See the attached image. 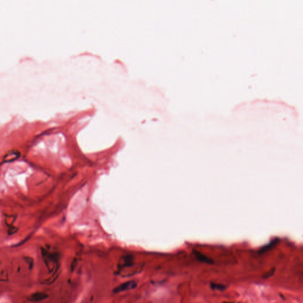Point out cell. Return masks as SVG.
Returning a JSON list of instances; mask_svg holds the SVG:
<instances>
[{
    "label": "cell",
    "mask_w": 303,
    "mask_h": 303,
    "mask_svg": "<svg viewBox=\"0 0 303 303\" xmlns=\"http://www.w3.org/2000/svg\"><path fill=\"white\" fill-rule=\"evenodd\" d=\"M137 285V282L135 281H129L123 282L122 284H120L119 285L117 286L113 289V291L114 293L117 294L124 291L133 289L136 288Z\"/></svg>",
    "instance_id": "obj_1"
},
{
    "label": "cell",
    "mask_w": 303,
    "mask_h": 303,
    "mask_svg": "<svg viewBox=\"0 0 303 303\" xmlns=\"http://www.w3.org/2000/svg\"><path fill=\"white\" fill-rule=\"evenodd\" d=\"M20 155V152L15 150H11L8 152L2 159V163L11 162L17 159Z\"/></svg>",
    "instance_id": "obj_2"
},
{
    "label": "cell",
    "mask_w": 303,
    "mask_h": 303,
    "mask_svg": "<svg viewBox=\"0 0 303 303\" xmlns=\"http://www.w3.org/2000/svg\"><path fill=\"white\" fill-rule=\"evenodd\" d=\"M48 295L44 292H36L28 297L27 300L31 302H39L46 299Z\"/></svg>",
    "instance_id": "obj_3"
},
{
    "label": "cell",
    "mask_w": 303,
    "mask_h": 303,
    "mask_svg": "<svg viewBox=\"0 0 303 303\" xmlns=\"http://www.w3.org/2000/svg\"><path fill=\"white\" fill-rule=\"evenodd\" d=\"M194 255L195 256V258L198 260L200 262H201L203 263H205L207 264H212L214 263V261L211 259L209 258V257L206 256L205 255H203L198 251H194Z\"/></svg>",
    "instance_id": "obj_4"
},
{
    "label": "cell",
    "mask_w": 303,
    "mask_h": 303,
    "mask_svg": "<svg viewBox=\"0 0 303 303\" xmlns=\"http://www.w3.org/2000/svg\"><path fill=\"white\" fill-rule=\"evenodd\" d=\"M210 287L213 289L217 290V291H224L227 288V286L222 284H217V283H213L211 282L210 284Z\"/></svg>",
    "instance_id": "obj_5"
}]
</instances>
